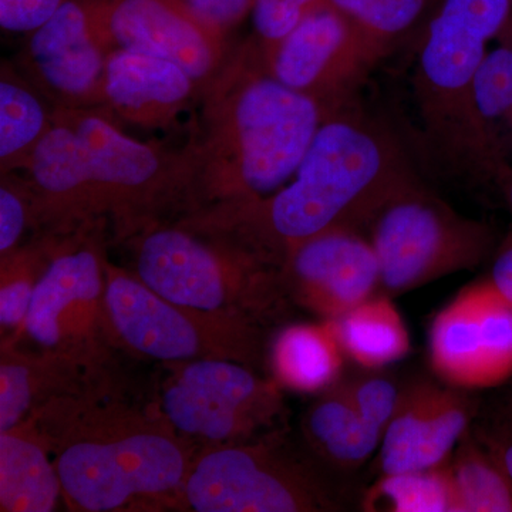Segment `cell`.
I'll use <instances>...</instances> for the list:
<instances>
[{"mask_svg": "<svg viewBox=\"0 0 512 512\" xmlns=\"http://www.w3.org/2000/svg\"><path fill=\"white\" fill-rule=\"evenodd\" d=\"M195 170L190 141L171 150L128 136L101 109H56L22 174L35 192V235L106 222L127 242L190 210Z\"/></svg>", "mask_w": 512, "mask_h": 512, "instance_id": "obj_1", "label": "cell"}, {"mask_svg": "<svg viewBox=\"0 0 512 512\" xmlns=\"http://www.w3.org/2000/svg\"><path fill=\"white\" fill-rule=\"evenodd\" d=\"M416 178L393 131L353 101L326 116L298 170L274 194L178 220L227 235L282 268L289 252L320 232L350 227L366 234L387 198Z\"/></svg>", "mask_w": 512, "mask_h": 512, "instance_id": "obj_2", "label": "cell"}, {"mask_svg": "<svg viewBox=\"0 0 512 512\" xmlns=\"http://www.w3.org/2000/svg\"><path fill=\"white\" fill-rule=\"evenodd\" d=\"M52 453L72 512L181 511L197 450L165 420L156 400L127 387L60 397L30 419Z\"/></svg>", "mask_w": 512, "mask_h": 512, "instance_id": "obj_3", "label": "cell"}, {"mask_svg": "<svg viewBox=\"0 0 512 512\" xmlns=\"http://www.w3.org/2000/svg\"><path fill=\"white\" fill-rule=\"evenodd\" d=\"M190 210L262 200L284 187L329 111L269 72L249 37L205 84Z\"/></svg>", "mask_w": 512, "mask_h": 512, "instance_id": "obj_4", "label": "cell"}, {"mask_svg": "<svg viewBox=\"0 0 512 512\" xmlns=\"http://www.w3.org/2000/svg\"><path fill=\"white\" fill-rule=\"evenodd\" d=\"M512 0H441L417 46L413 96L426 156L451 177L497 183L508 165L495 157L476 107L488 43L500 37Z\"/></svg>", "mask_w": 512, "mask_h": 512, "instance_id": "obj_5", "label": "cell"}, {"mask_svg": "<svg viewBox=\"0 0 512 512\" xmlns=\"http://www.w3.org/2000/svg\"><path fill=\"white\" fill-rule=\"evenodd\" d=\"M127 242L134 274L177 305L237 316L265 329L291 308L281 266L227 235L174 220L151 225Z\"/></svg>", "mask_w": 512, "mask_h": 512, "instance_id": "obj_6", "label": "cell"}, {"mask_svg": "<svg viewBox=\"0 0 512 512\" xmlns=\"http://www.w3.org/2000/svg\"><path fill=\"white\" fill-rule=\"evenodd\" d=\"M106 222L59 234L15 338L23 348L94 373H120L121 349L106 306Z\"/></svg>", "mask_w": 512, "mask_h": 512, "instance_id": "obj_7", "label": "cell"}, {"mask_svg": "<svg viewBox=\"0 0 512 512\" xmlns=\"http://www.w3.org/2000/svg\"><path fill=\"white\" fill-rule=\"evenodd\" d=\"M366 235L379 262L380 292L392 298L476 269L497 249L490 225L458 214L420 178L387 198Z\"/></svg>", "mask_w": 512, "mask_h": 512, "instance_id": "obj_8", "label": "cell"}, {"mask_svg": "<svg viewBox=\"0 0 512 512\" xmlns=\"http://www.w3.org/2000/svg\"><path fill=\"white\" fill-rule=\"evenodd\" d=\"M106 306L121 352L161 365L200 359L234 360L261 369L265 328L168 301L133 271L106 259Z\"/></svg>", "mask_w": 512, "mask_h": 512, "instance_id": "obj_9", "label": "cell"}, {"mask_svg": "<svg viewBox=\"0 0 512 512\" xmlns=\"http://www.w3.org/2000/svg\"><path fill=\"white\" fill-rule=\"evenodd\" d=\"M338 495L311 463L293 453L282 429L195 454L181 511L330 512Z\"/></svg>", "mask_w": 512, "mask_h": 512, "instance_id": "obj_10", "label": "cell"}, {"mask_svg": "<svg viewBox=\"0 0 512 512\" xmlns=\"http://www.w3.org/2000/svg\"><path fill=\"white\" fill-rule=\"evenodd\" d=\"M156 403L165 420L195 450L244 443L281 429L282 387L234 360L200 359L164 365Z\"/></svg>", "mask_w": 512, "mask_h": 512, "instance_id": "obj_11", "label": "cell"}, {"mask_svg": "<svg viewBox=\"0 0 512 512\" xmlns=\"http://www.w3.org/2000/svg\"><path fill=\"white\" fill-rule=\"evenodd\" d=\"M431 372L467 390H493L512 379V306L490 281L464 286L436 313L427 335Z\"/></svg>", "mask_w": 512, "mask_h": 512, "instance_id": "obj_12", "label": "cell"}, {"mask_svg": "<svg viewBox=\"0 0 512 512\" xmlns=\"http://www.w3.org/2000/svg\"><path fill=\"white\" fill-rule=\"evenodd\" d=\"M264 56L275 79L329 113L356 101L360 87L384 59L365 33L329 2Z\"/></svg>", "mask_w": 512, "mask_h": 512, "instance_id": "obj_13", "label": "cell"}, {"mask_svg": "<svg viewBox=\"0 0 512 512\" xmlns=\"http://www.w3.org/2000/svg\"><path fill=\"white\" fill-rule=\"evenodd\" d=\"M94 32L106 47L134 50L180 64L201 84L210 82L231 50L183 0H92Z\"/></svg>", "mask_w": 512, "mask_h": 512, "instance_id": "obj_14", "label": "cell"}, {"mask_svg": "<svg viewBox=\"0 0 512 512\" xmlns=\"http://www.w3.org/2000/svg\"><path fill=\"white\" fill-rule=\"evenodd\" d=\"M92 0H67L25 37L15 66L56 109H101L107 52L94 32Z\"/></svg>", "mask_w": 512, "mask_h": 512, "instance_id": "obj_15", "label": "cell"}, {"mask_svg": "<svg viewBox=\"0 0 512 512\" xmlns=\"http://www.w3.org/2000/svg\"><path fill=\"white\" fill-rule=\"evenodd\" d=\"M292 305L336 319L380 291L375 249L365 232L330 228L289 252L281 269Z\"/></svg>", "mask_w": 512, "mask_h": 512, "instance_id": "obj_16", "label": "cell"}, {"mask_svg": "<svg viewBox=\"0 0 512 512\" xmlns=\"http://www.w3.org/2000/svg\"><path fill=\"white\" fill-rule=\"evenodd\" d=\"M471 393L440 380L419 379L400 387L376 457L379 476L448 463L477 414L480 400Z\"/></svg>", "mask_w": 512, "mask_h": 512, "instance_id": "obj_17", "label": "cell"}, {"mask_svg": "<svg viewBox=\"0 0 512 512\" xmlns=\"http://www.w3.org/2000/svg\"><path fill=\"white\" fill-rule=\"evenodd\" d=\"M399 394L384 376L339 380L306 410L303 439L329 466L356 470L379 450Z\"/></svg>", "mask_w": 512, "mask_h": 512, "instance_id": "obj_18", "label": "cell"}, {"mask_svg": "<svg viewBox=\"0 0 512 512\" xmlns=\"http://www.w3.org/2000/svg\"><path fill=\"white\" fill-rule=\"evenodd\" d=\"M201 92V84L180 64L150 53L113 50L101 110L119 124L165 128L200 100Z\"/></svg>", "mask_w": 512, "mask_h": 512, "instance_id": "obj_19", "label": "cell"}, {"mask_svg": "<svg viewBox=\"0 0 512 512\" xmlns=\"http://www.w3.org/2000/svg\"><path fill=\"white\" fill-rule=\"evenodd\" d=\"M126 387L121 373L104 375L47 353L0 343V433L25 423L60 397L82 396Z\"/></svg>", "mask_w": 512, "mask_h": 512, "instance_id": "obj_20", "label": "cell"}, {"mask_svg": "<svg viewBox=\"0 0 512 512\" xmlns=\"http://www.w3.org/2000/svg\"><path fill=\"white\" fill-rule=\"evenodd\" d=\"M63 488L52 453L30 420L0 433V511L52 512Z\"/></svg>", "mask_w": 512, "mask_h": 512, "instance_id": "obj_21", "label": "cell"}, {"mask_svg": "<svg viewBox=\"0 0 512 512\" xmlns=\"http://www.w3.org/2000/svg\"><path fill=\"white\" fill-rule=\"evenodd\" d=\"M345 352L330 320L279 330L268 352L271 377L282 389L320 394L342 380Z\"/></svg>", "mask_w": 512, "mask_h": 512, "instance_id": "obj_22", "label": "cell"}, {"mask_svg": "<svg viewBox=\"0 0 512 512\" xmlns=\"http://www.w3.org/2000/svg\"><path fill=\"white\" fill-rule=\"evenodd\" d=\"M56 107L19 72L0 64V174L22 173L55 123Z\"/></svg>", "mask_w": 512, "mask_h": 512, "instance_id": "obj_23", "label": "cell"}, {"mask_svg": "<svg viewBox=\"0 0 512 512\" xmlns=\"http://www.w3.org/2000/svg\"><path fill=\"white\" fill-rule=\"evenodd\" d=\"M335 328L346 359L366 370L400 362L412 350L409 329L392 296L377 292L339 318Z\"/></svg>", "mask_w": 512, "mask_h": 512, "instance_id": "obj_24", "label": "cell"}, {"mask_svg": "<svg viewBox=\"0 0 512 512\" xmlns=\"http://www.w3.org/2000/svg\"><path fill=\"white\" fill-rule=\"evenodd\" d=\"M367 512H461L450 461L407 473L382 474L362 500Z\"/></svg>", "mask_w": 512, "mask_h": 512, "instance_id": "obj_25", "label": "cell"}, {"mask_svg": "<svg viewBox=\"0 0 512 512\" xmlns=\"http://www.w3.org/2000/svg\"><path fill=\"white\" fill-rule=\"evenodd\" d=\"M384 57L419 39L441 0H328Z\"/></svg>", "mask_w": 512, "mask_h": 512, "instance_id": "obj_26", "label": "cell"}, {"mask_svg": "<svg viewBox=\"0 0 512 512\" xmlns=\"http://www.w3.org/2000/svg\"><path fill=\"white\" fill-rule=\"evenodd\" d=\"M461 512H512V480L468 430L450 458Z\"/></svg>", "mask_w": 512, "mask_h": 512, "instance_id": "obj_27", "label": "cell"}, {"mask_svg": "<svg viewBox=\"0 0 512 512\" xmlns=\"http://www.w3.org/2000/svg\"><path fill=\"white\" fill-rule=\"evenodd\" d=\"M59 234H39L0 258V329L2 338H15L23 328Z\"/></svg>", "mask_w": 512, "mask_h": 512, "instance_id": "obj_28", "label": "cell"}, {"mask_svg": "<svg viewBox=\"0 0 512 512\" xmlns=\"http://www.w3.org/2000/svg\"><path fill=\"white\" fill-rule=\"evenodd\" d=\"M476 107L488 144L503 165L512 156V45L488 50L476 82Z\"/></svg>", "mask_w": 512, "mask_h": 512, "instance_id": "obj_29", "label": "cell"}, {"mask_svg": "<svg viewBox=\"0 0 512 512\" xmlns=\"http://www.w3.org/2000/svg\"><path fill=\"white\" fill-rule=\"evenodd\" d=\"M36 197L22 173L0 174V258L26 244L36 232Z\"/></svg>", "mask_w": 512, "mask_h": 512, "instance_id": "obj_30", "label": "cell"}, {"mask_svg": "<svg viewBox=\"0 0 512 512\" xmlns=\"http://www.w3.org/2000/svg\"><path fill=\"white\" fill-rule=\"evenodd\" d=\"M478 403L474 437L512 480V379Z\"/></svg>", "mask_w": 512, "mask_h": 512, "instance_id": "obj_31", "label": "cell"}, {"mask_svg": "<svg viewBox=\"0 0 512 512\" xmlns=\"http://www.w3.org/2000/svg\"><path fill=\"white\" fill-rule=\"evenodd\" d=\"M328 0H254L251 19L255 42L269 53Z\"/></svg>", "mask_w": 512, "mask_h": 512, "instance_id": "obj_32", "label": "cell"}, {"mask_svg": "<svg viewBox=\"0 0 512 512\" xmlns=\"http://www.w3.org/2000/svg\"><path fill=\"white\" fill-rule=\"evenodd\" d=\"M67 0H0V26L12 35H28L52 18Z\"/></svg>", "mask_w": 512, "mask_h": 512, "instance_id": "obj_33", "label": "cell"}, {"mask_svg": "<svg viewBox=\"0 0 512 512\" xmlns=\"http://www.w3.org/2000/svg\"><path fill=\"white\" fill-rule=\"evenodd\" d=\"M198 19L218 35H229L251 16L254 0H183Z\"/></svg>", "mask_w": 512, "mask_h": 512, "instance_id": "obj_34", "label": "cell"}, {"mask_svg": "<svg viewBox=\"0 0 512 512\" xmlns=\"http://www.w3.org/2000/svg\"><path fill=\"white\" fill-rule=\"evenodd\" d=\"M488 278L512 306V232L497 245L493 268Z\"/></svg>", "mask_w": 512, "mask_h": 512, "instance_id": "obj_35", "label": "cell"}, {"mask_svg": "<svg viewBox=\"0 0 512 512\" xmlns=\"http://www.w3.org/2000/svg\"><path fill=\"white\" fill-rule=\"evenodd\" d=\"M498 190L503 194L505 202L512 211V165H508L507 168L498 177L497 183Z\"/></svg>", "mask_w": 512, "mask_h": 512, "instance_id": "obj_36", "label": "cell"}, {"mask_svg": "<svg viewBox=\"0 0 512 512\" xmlns=\"http://www.w3.org/2000/svg\"><path fill=\"white\" fill-rule=\"evenodd\" d=\"M503 37V43H507V45H512V15L510 22H508L507 28L504 29V32L501 33Z\"/></svg>", "mask_w": 512, "mask_h": 512, "instance_id": "obj_37", "label": "cell"}]
</instances>
